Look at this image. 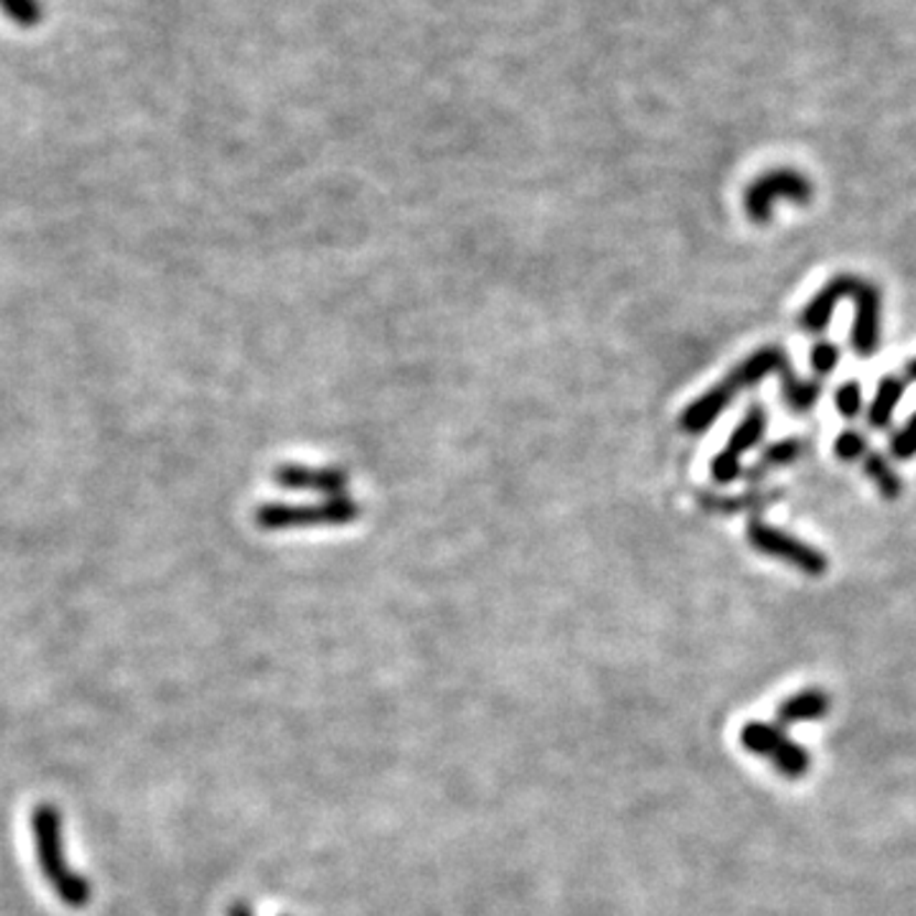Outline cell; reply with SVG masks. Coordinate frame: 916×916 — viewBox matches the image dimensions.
<instances>
[{
    "mask_svg": "<svg viewBox=\"0 0 916 916\" xmlns=\"http://www.w3.org/2000/svg\"><path fill=\"white\" fill-rule=\"evenodd\" d=\"M766 433V412L764 408L751 406L746 410L744 420H741L736 431L731 433V439L725 441V449L718 453L711 464V476L715 484H731L741 476V459L754 449V445L764 439Z\"/></svg>",
    "mask_w": 916,
    "mask_h": 916,
    "instance_id": "cell-8",
    "label": "cell"
},
{
    "mask_svg": "<svg viewBox=\"0 0 916 916\" xmlns=\"http://www.w3.org/2000/svg\"><path fill=\"white\" fill-rule=\"evenodd\" d=\"M805 451H807V443L799 439H784V441L772 443L769 449L762 453V459L756 461V466L748 472V482H762L772 468L795 464L797 459L805 456Z\"/></svg>",
    "mask_w": 916,
    "mask_h": 916,
    "instance_id": "cell-12",
    "label": "cell"
},
{
    "mask_svg": "<svg viewBox=\"0 0 916 916\" xmlns=\"http://www.w3.org/2000/svg\"><path fill=\"white\" fill-rule=\"evenodd\" d=\"M31 832H34L36 861L41 873L54 888V894L62 898V904L72 909H85L93 898V886L85 876L74 873L64 853V822L54 805H36L31 815Z\"/></svg>",
    "mask_w": 916,
    "mask_h": 916,
    "instance_id": "cell-3",
    "label": "cell"
},
{
    "mask_svg": "<svg viewBox=\"0 0 916 916\" xmlns=\"http://www.w3.org/2000/svg\"><path fill=\"white\" fill-rule=\"evenodd\" d=\"M830 711V698L825 696V690L820 688H810V690H802L797 692V696H791L784 700L777 711V725L784 731L789 729V725H797V723H807V721H820V718L828 715Z\"/></svg>",
    "mask_w": 916,
    "mask_h": 916,
    "instance_id": "cell-10",
    "label": "cell"
},
{
    "mask_svg": "<svg viewBox=\"0 0 916 916\" xmlns=\"http://www.w3.org/2000/svg\"><path fill=\"white\" fill-rule=\"evenodd\" d=\"M779 200H789L795 204H810L812 200V184L810 179L802 176L799 171L791 169H777L758 176L754 184L746 188L744 194V209L746 214L758 225L769 222L774 204Z\"/></svg>",
    "mask_w": 916,
    "mask_h": 916,
    "instance_id": "cell-6",
    "label": "cell"
},
{
    "mask_svg": "<svg viewBox=\"0 0 916 916\" xmlns=\"http://www.w3.org/2000/svg\"><path fill=\"white\" fill-rule=\"evenodd\" d=\"M741 744L746 751L756 756L769 758V762L777 766L787 779H799L805 777L807 769H810V754H807L805 746H799L797 741H791L787 733H784L779 725L751 721L741 729Z\"/></svg>",
    "mask_w": 916,
    "mask_h": 916,
    "instance_id": "cell-5",
    "label": "cell"
},
{
    "mask_svg": "<svg viewBox=\"0 0 916 916\" xmlns=\"http://www.w3.org/2000/svg\"><path fill=\"white\" fill-rule=\"evenodd\" d=\"M906 382L902 377H883L876 398H873L869 408V425L876 428V431H886L891 425V418H894V410L904 398Z\"/></svg>",
    "mask_w": 916,
    "mask_h": 916,
    "instance_id": "cell-11",
    "label": "cell"
},
{
    "mask_svg": "<svg viewBox=\"0 0 916 916\" xmlns=\"http://www.w3.org/2000/svg\"><path fill=\"white\" fill-rule=\"evenodd\" d=\"M779 499H782V492H754L739 499H723V502L711 499V507H725L723 511H744V509H762Z\"/></svg>",
    "mask_w": 916,
    "mask_h": 916,
    "instance_id": "cell-16",
    "label": "cell"
},
{
    "mask_svg": "<svg viewBox=\"0 0 916 916\" xmlns=\"http://www.w3.org/2000/svg\"><path fill=\"white\" fill-rule=\"evenodd\" d=\"M276 482L280 486L295 492H311L321 494V497H344L349 478L342 468L334 466H303V464H285L278 466Z\"/></svg>",
    "mask_w": 916,
    "mask_h": 916,
    "instance_id": "cell-9",
    "label": "cell"
},
{
    "mask_svg": "<svg viewBox=\"0 0 916 916\" xmlns=\"http://www.w3.org/2000/svg\"><path fill=\"white\" fill-rule=\"evenodd\" d=\"M888 453L896 461H909L916 456V412L906 420L902 431L894 433V439L888 443Z\"/></svg>",
    "mask_w": 916,
    "mask_h": 916,
    "instance_id": "cell-15",
    "label": "cell"
},
{
    "mask_svg": "<svg viewBox=\"0 0 916 916\" xmlns=\"http://www.w3.org/2000/svg\"><path fill=\"white\" fill-rule=\"evenodd\" d=\"M865 449H869V443L858 431H843L836 439V456L840 461H855L865 456Z\"/></svg>",
    "mask_w": 916,
    "mask_h": 916,
    "instance_id": "cell-18",
    "label": "cell"
},
{
    "mask_svg": "<svg viewBox=\"0 0 916 916\" xmlns=\"http://www.w3.org/2000/svg\"><path fill=\"white\" fill-rule=\"evenodd\" d=\"M359 517V505L349 497H324L311 505H266L258 509V525L266 530H291V527L349 525Z\"/></svg>",
    "mask_w": 916,
    "mask_h": 916,
    "instance_id": "cell-4",
    "label": "cell"
},
{
    "mask_svg": "<svg viewBox=\"0 0 916 916\" xmlns=\"http://www.w3.org/2000/svg\"><path fill=\"white\" fill-rule=\"evenodd\" d=\"M865 474L876 484L883 499L902 497V478H898V474L891 468V464L881 453H869V459H865Z\"/></svg>",
    "mask_w": 916,
    "mask_h": 916,
    "instance_id": "cell-13",
    "label": "cell"
},
{
    "mask_svg": "<svg viewBox=\"0 0 916 916\" xmlns=\"http://www.w3.org/2000/svg\"><path fill=\"white\" fill-rule=\"evenodd\" d=\"M904 382H916V359L906 362V369H904Z\"/></svg>",
    "mask_w": 916,
    "mask_h": 916,
    "instance_id": "cell-19",
    "label": "cell"
},
{
    "mask_svg": "<svg viewBox=\"0 0 916 916\" xmlns=\"http://www.w3.org/2000/svg\"><path fill=\"white\" fill-rule=\"evenodd\" d=\"M836 406L840 410V416L853 420L861 416L863 410V390H861V382L858 379H848L836 390Z\"/></svg>",
    "mask_w": 916,
    "mask_h": 916,
    "instance_id": "cell-14",
    "label": "cell"
},
{
    "mask_svg": "<svg viewBox=\"0 0 916 916\" xmlns=\"http://www.w3.org/2000/svg\"><path fill=\"white\" fill-rule=\"evenodd\" d=\"M229 916H252V912L247 904H235L233 909H229Z\"/></svg>",
    "mask_w": 916,
    "mask_h": 916,
    "instance_id": "cell-20",
    "label": "cell"
},
{
    "mask_svg": "<svg viewBox=\"0 0 916 916\" xmlns=\"http://www.w3.org/2000/svg\"><path fill=\"white\" fill-rule=\"evenodd\" d=\"M769 375H779L784 406L791 412H810L822 398V379H799L779 346H764L739 367H733L721 382L700 395L696 402H690L680 418V428L685 433H705L731 406V400H736L741 392Z\"/></svg>",
    "mask_w": 916,
    "mask_h": 916,
    "instance_id": "cell-1",
    "label": "cell"
},
{
    "mask_svg": "<svg viewBox=\"0 0 916 916\" xmlns=\"http://www.w3.org/2000/svg\"><path fill=\"white\" fill-rule=\"evenodd\" d=\"M840 362V349L832 342H817L810 352V365L817 377H828Z\"/></svg>",
    "mask_w": 916,
    "mask_h": 916,
    "instance_id": "cell-17",
    "label": "cell"
},
{
    "mask_svg": "<svg viewBox=\"0 0 916 916\" xmlns=\"http://www.w3.org/2000/svg\"><path fill=\"white\" fill-rule=\"evenodd\" d=\"M746 540L756 552L784 560V563L795 565L797 571H802L805 575L820 578L828 573V558H825L820 550L795 538V535L779 530V527L751 522L746 530Z\"/></svg>",
    "mask_w": 916,
    "mask_h": 916,
    "instance_id": "cell-7",
    "label": "cell"
},
{
    "mask_svg": "<svg viewBox=\"0 0 916 916\" xmlns=\"http://www.w3.org/2000/svg\"><path fill=\"white\" fill-rule=\"evenodd\" d=\"M843 299H853L855 319L850 344L858 357H873L881 346V291L871 280L855 276H836L799 313V326L807 334H822L828 328L832 311Z\"/></svg>",
    "mask_w": 916,
    "mask_h": 916,
    "instance_id": "cell-2",
    "label": "cell"
}]
</instances>
